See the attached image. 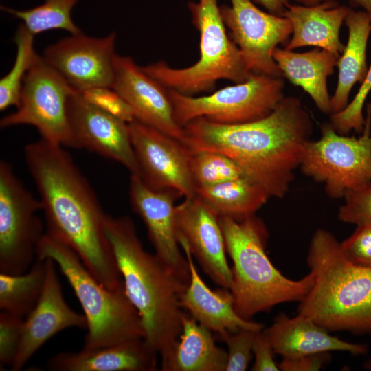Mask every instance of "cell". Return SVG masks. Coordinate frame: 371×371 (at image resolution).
<instances>
[{
    "mask_svg": "<svg viewBox=\"0 0 371 371\" xmlns=\"http://www.w3.org/2000/svg\"><path fill=\"white\" fill-rule=\"evenodd\" d=\"M24 158L40 196L46 234L71 247L102 285L122 287L104 227L107 214L69 153L41 138L25 146Z\"/></svg>",
    "mask_w": 371,
    "mask_h": 371,
    "instance_id": "1",
    "label": "cell"
},
{
    "mask_svg": "<svg viewBox=\"0 0 371 371\" xmlns=\"http://www.w3.org/2000/svg\"><path fill=\"white\" fill-rule=\"evenodd\" d=\"M183 128V143L190 150L226 155L270 197L281 199L289 191L313 122L301 100L289 95L257 121L221 124L198 118Z\"/></svg>",
    "mask_w": 371,
    "mask_h": 371,
    "instance_id": "2",
    "label": "cell"
},
{
    "mask_svg": "<svg viewBox=\"0 0 371 371\" xmlns=\"http://www.w3.org/2000/svg\"><path fill=\"white\" fill-rule=\"evenodd\" d=\"M104 227L126 293L141 317L144 339L161 359L181 335L180 297L188 285L155 253L145 250L129 217L106 215Z\"/></svg>",
    "mask_w": 371,
    "mask_h": 371,
    "instance_id": "3",
    "label": "cell"
},
{
    "mask_svg": "<svg viewBox=\"0 0 371 371\" xmlns=\"http://www.w3.org/2000/svg\"><path fill=\"white\" fill-rule=\"evenodd\" d=\"M306 263L314 282L297 313L329 332L371 336V268L350 261L340 242L324 229L313 234Z\"/></svg>",
    "mask_w": 371,
    "mask_h": 371,
    "instance_id": "4",
    "label": "cell"
},
{
    "mask_svg": "<svg viewBox=\"0 0 371 371\" xmlns=\"http://www.w3.org/2000/svg\"><path fill=\"white\" fill-rule=\"evenodd\" d=\"M232 267V293L236 313L245 319L286 302H300L310 291L314 276L299 280L284 276L266 253L269 232L253 214L242 219L218 216Z\"/></svg>",
    "mask_w": 371,
    "mask_h": 371,
    "instance_id": "5",
    "label": "cell"
},
{
    "mask_svg": "<svg viewBox=\"0 0 371 371\" xmlns=\"http://www.w3.org/2000/svg\"><path fill=\"white\" fill-rule=\"evenodd\" d=\"M36 258L54 260L78 298L87 319L82 348L144 338L141 317L124 285L117 290L102 285L71 247L46 233L37 247Z\"/></svg>",
    "mask_w": 371,
    "mask_h": 371,
    "instance_id": "6",
    "label": "cell"
},
{
    "mask_svg": "<svg viewBox=\"0 0 371 371\" xmlns=\"http://www.w3.org/2000/svg\"><path fill=\"white\" fill-rule=\"evenodd\" d=\"M187 6L199 34V60L184 68H173L161 60L142 67L144 72L167 89L187 95L213 90L221 79L245 81L251 73L227 33L218 0L189 1Z\"/></svg>",
    "mask_w": 371,
    "mask_h": 371,
    "instance_id": "7",
    "label": "cell"
},
{
    "mask_svg": "<svg viewBox=\"0 0 371 371\" xmlns=\"http://www.w3.org/2000/svg\"><path fill=\"white\" fill-rule=\"evenodd\" d=\"M361 135L349 137L332 126H322L321 137L304 145L299 168L322 183L327 195L343 199L350 190L371 182V103L366 107Z\"/></svg>",
    "mask_w": 371,
    "mask_h": 371,
    "instance_id": "8",
    "label": "cell"
},
{
    "mask_svg": "<svg viewBox=\"0 0 371 371\" xmlns=\"http://www.w3.org/2000/svg\"><path fill=\"white\" fill-rule=\"evenodd\" d=\"M282 77L251 74L244 82L213 93L193 97L168 90L176 123L183 128L203 118L221 124H238L261 120L270 115L284 98Z\"/></svg>",
    "mask_w": 371,
    "mask_h": 371,
    "instance_id": "9",
    "label": "cell"
},
{
    "mask_svg": "<svg viewBox=\"0 0 371 371\" xmlns=\"http://www.w3.org/2000/svg\"><path fill=\"white\" fill-rule=\"evenodd\" d=\"M42 204L16 176L12 166L0 161V273L20 274L36 258L45 233L37 215Z\"/></svg>",
    "mask_w": 371,
    "mask_h": 371,
    "instance_id": "10",
    "label": "cell"
},
{
    "mask_svg": "<svg viewBox=\"0 0 371 371\" xmlns=\"http://www.w3.org/2000/svg\"><path fill=\"white\" fill-rule=\"evenodd\" d=\"M74 91L39 56L25 78L16 110L2 117L0 126H33L41 138L78 148L67 115V101Z\"/></svg>",
    "mask_w": 371,
    "mask_h": 371,
    "instance_id": "11",
    "label": "cell"
},
{
    "mask_svg": "<svg viewBox=\"0 0 371 371\" xmlns=\"http://www.w3.org/2000/svg\"><path fill=\"white\" fill-rule=\"evenodd\" d=\"M229 1V5L220 6L221 16L248 72L282 77L273 52L291 34L289 21L260 10L251 0Z\"/></svg>",
    "mask_w": 371,
    "mask_h": 371,
    "instance_id": "12",
    "label": "cell"
},
{
    "mask_svg": "<svg viewBox=\"0 0 371 371\" xmlns=\"http://www.w3.org/2000/svg\"><path fill=\"white\" fill-rule=\"evenodd\" d=\"M140 178L155 190L196 195L190 168V149L182 142L136 120L128 124Z\"/></svg>",
    "mask_w": 371,
    "mask_h": 371,
    "instance_id": "13",
    "label": "cell"
},
{
    "mask_svg": "<svg viewBox=\"0 0 371 371\" xmlns=\"http://www.w3.org/2000/svg\"><path fill=\"white\" fill-rule=\"evenodd\" d=\"M115 38L114 32L102 38L71 34L47 47L42 58L77 91L112 88Z\"/></svg>",
    "mask_w": 371,
    "mask_h": 371,
    "instance_id": "14",
    "label": "cell"
},
{
    "mask_svg": "<svg viewBox=\"0 0 371 371\" xmlns=\"http://www.w3.org/2000/svg\"><path fill=\"white\" fill-rule=\"evenodd\" d=\"M128 193L132 209L143 221L155 254L188 285L190 267L180 249L175 224V202L180 194L171 189H153L135 175L130 176Z\"/></svg>",
    "mask_w": 371,
    "mask_h": 371,
    "instance_id": "15",
    "label": "cell"
},
{
    "mask_svg": "<svg viewBox=\"0 0 371 371\" xmlns=\"http://www.w3.org/2000/svg\"><path fill=\"white\" fill-rule=\"evenodd\" d=\"M179 244L184 243L203 271L218 286L229 289L232 273L218 216L196 195L175 208Z\"/></svg>",
    "mask_w": 371,
    "mask_h": 371,
    "instance_id": "16",
    "label": "cell"
},
{
    "mask_svg": "<svg viewBox=\"0 0 371 371\" xmlns=\"http://www.w3.org/2000/svg\"><path fill=\"white\" fill-rule=\"evenodd\" d=\"M67 115L78 148L115 161L140 177L128 123L89 103L76 90L68 99Z\"/></svg>",
    "mask_w": 371,
    "mask_h": 371,
    "instance_id": "17",
    "label": "cell"
},
{
    "mask_svg": "<svg viewBox=\"0 0 371 371\" xmlns=\"http://www.w3.org/2000/svg\"><path fill=\"white\" fill-rule=\"evenodd\" d=\"M45 261V278L40 298L24 319L21 344L10 368L21 370L37 350L51 337L68 328H87V319L65 302L56 270L50 258Z\"/></svg>",
    "mask_w": 371,
    "mask_h": 371,
    "instance_id": "18",
    "label": "cell"
},
{
    "mask_svg": "<svg viewBox=\"0 0 371 371\" xmlns=\"http://www.w3.org/2000/svg\"><path fill=\"white\" fill-rule=\"evenodd\" d=\"M112 86L131 107L135 120L184 142L183 128L175 122L168 90L129 56L116 54Z\"/></svg>",
    "mask_w": 371,
    "mask_h": 371,
    "instance_id": "19",
    "label": "cell"
},
{
    "mask_svg": "<svg viewBox=\"0 0 371 371\" xmlns=\"http://www.w3.org/2000/svg\"><path fill=\"white\" fill-rule=\"evenodd\" d=\"M188 262L190 279L180 297V305L199 324L220 335L247 328L264 329L262 323L245 319L234 308L230 291L227 289L212 290L200 276L189 249L179 243Z\"/></svg>",
    "mask_w": 371,
    "mask_h": 371,
    "instance_id": "20",
    "label": "cell"
},
{
    "mask_svg": "<svg viewBox=\"0 0 371 371\" xmlns=\"http://www.w3.org/2000/svg\"><path fill=\"white\" fill-rule=\"evenodd\" d=\"M158 355L139 337L96 349L59 352L46 366L51 371H155Z\"/></svg>",
    "mask_w": 371,
    "mask_h": 371,
    "instance_id": "21",
    "label": "cell"
},
{
    "mask_svg": "<svg viewBox=\"0 0 371 371\" xmlns=\"http://www.w3.org/2000/svg\"><path fill=\"white\" fill-rule=\"evenodd\" d=\"M263 331L275 354L282 357L333 351L360 355L368 350L366 344L348 342L331 335L313 319L299 313L292 317L280 313Z\"/></svg>",
    "mask_w": 371,
    "mask_h": 371,
    "instance_id": "22",
    "label": "cell"
},
{
    "mask_svg": "<svg viewBox=\"0 0 371 371\" xmlns=\"http://www.w3.org/2000/svg\"><path fill=\"white\" fill-rule=\"evenodd\" d=\"M348 9L333 0L315 5L289 3L282 14L292 29L286 49L312 46L341 54L345 45L340 39V30Z\"/></svg>",
    "mask_w": 371,
    "mask_h": 371,
    "instance_id": "23",
    "label": "cell"
},
{
    "mask_svg": "<svg viewBox=\"0 0 371 371\" xmlns=\"http://www.w3.org/2000/svg\"><path fill=\"white\" fill-rule=\"evenodd\" d=\"M341 54L320 48L305 52L276 47L273 58L282 76L301 87L311 97L317 108L325 114H331V96L327 78L337 66Z\"/></svg>",
    "mask_w": 371,
    "mask_h": 371,
    "instance_id": "24",
    "label": "cell"
},
{
    "mask_svg": "<svg viewBox=\"0 0 371 371\" xmlns=\"http://www.w3.org/2000/svg\"><path fill=\"white\" fill-rule=\"evenodd\" d=\"M182 330L170 351L161 359L163 371H225L227 353L218 347L210 329L187 311L181 315Z\"/></svg>",
    "mask_w": 371,
    "mask_h": 371,
    "instance_id": "25",
    "label": "cell"
},
{
    "mask_svg": "<svg viewBox=\"0 0 371 371\" xmlns=\"http://www.w3.org/2000/svg\"><path fill=\"white\" fill-rule=\"evenodd\" d=\"M344 23L348 30V41L337 63L338 78L331 96V114L347 106L353 87L357 82H362L368 69L366 51L371 32V18L362 10L348 7Z\"/></svg>",
    "mask_w": 371,
    "mask_h": 371,
    "instance_id": "26",
    "label": "cell"
},
{
    "mask_svg": "<svg viewBox=\"0 0 371 371\" xmlns=\"http://www.w3.org/2000/svg\"><path fill=\"white\" fill-rule=\"evenodd\" d=\"M196 195L218 216L237 220L255 214L270 198L262 187L246 177L198 187Z\"/></svg>",
    "mask_w": 371,
    "mask_h": 371,
    "instance_id": "27",
    "label": "cell"
},
{
    "mask_svg": "<svg viewBox=\"0 0 371 371\" xmlns=\"http://www.w3.org/2000/svg\"><path fill=\"white\" fill-rule=\"evenodd\" d=\"M45 278V261L38 258L23 273H0L1 311L25 318L40 298Z\"/></svg>",
    "mask_w": 371,
    "mask_h": 371,
    "instance_id": "28",
    "label": "cell"
},
{
    "mask_svg": "<svg viewBox=\"0 0 371 371\" xmlns=\"http://www.w3.org/2000/svg\"><path fill=\"white\" fill-rule=\"evenodd\" d=\"M78 0H44L38 6L27 10H15L3 5L1 10L21 20L33 35L60 29L71 35L82 33L72 20L71 12Z\"/></svg>",
    "mask_w": 371,
    "mask_h": 371,
    "instance_id": "29",
    "label": "cell"
},
{
    "mask_svg": "<svg viewBox=\"0 0 371 371\" xmlns=\"http://www.w3.org/2000/svg\"><path fill=\"white\" fill-rule=\"evenodd\" d=\"M34 37L21 23L14 36L16 55L11 70L0 80V110L19 104L23 81L39 58L34 49Z\"/></svg>",
    "mask_w": 371,
    "mask_h": 371,
    "instance_id": "30",
    "label": "cell"
},
{
    "mask_svg": "<svg viewBox=\"0 0 371 371\" xmlns=\"http://www.w3.org/2000/svg\"><path fill=\"white\" fill-rule=\"evenodd\" d=\"M190 168L196 188L245 177L232 159L215 151L190 150Z\"/></svg>",
    "mask_w": 371,
    "mask_h": 371,
    "instance_id": "31",
    "label": "cell"
},
{
    "mask_svg": "<svg viewBox=\"0 0 371 371\" xmlns=\"http://www.w3.org/2000/svg\"><path fill=\"white\" fill-rule=\"evenodd\" d=\"M357 93L341 111L330 115V124L339 133L348 135L355 131L361 133L365 124L363 109L371 91V64Z\"/></svg>",
    "mask_w": 371,
    "mask_h": 371,
    "instance_id": "32",
    "label": "cell"
},
{
    "mask_svg": "<svg viewBox=\"0 0 371 371\" xmlns=\"http://www.w3.org/2000/svg\"><path fill=\"white\" fill-rule=\"evenodd\" d=\"M257 332L243 328L236 332L227 331L218 335L227 348L225 371H245L247 369L253 357L252 346Z\"/></svg>",
    "mask_w": 371,
    "mask_h": 371,
    "instance_id": "33",
    "label": "cell"
},
{
    "mask_svg": "<svg viewBox=\"0 0 371 371\" xmlns=\"http://www.w3.org/2000/svg\"><path fill=\"white\" fill-rule=\"evenodd\" d=\"M339 207V221L355 225L371 223V182L348 191Z\"/></svg>",
    "mask_w": 371,
    "mask_h": 371,
    "instance_id": "34",
    "label": "cell"
},
{
    "mask_svg": "<svg viewBox=\"0 0 371 371\" xmlns=\"http://www.w3.org/2000/svg\"><path fill=\"white\" fill-rule=\"evenodd\" d=\"M78 92L89 103L128 124L135 120L131 107L112 88L94 87Z\"/></svg>",
    "mask_w": 371,
    "mask_h": 371,
    "instance_id": "35",
    "label": "cell"
},
{
    "mask_svg": "<svg viewBox=\"0 0 371 371\" xmlns=\"http://www.w3.org/2000/svg\"><path fill=\"white\" fill-rule=\"evenodd\" d=\"M24 319L5 311L0 313V366L11 367L16 356L23 330Z\"/></svg>",
    "mask_w": 371,
    "mask_h": 371,
    "instance_id": "36",
    "label": "cell"
},
{
    "mask_svg": "<svg viewBox=\"0 0 371 371\" xmlns=\"http://www.w3.org/2000/svg\"><path fill=\"white\" fill-rule=\"evenodd\" d=\"M341 248L352 263L371 268V223L356 225L352 234L340 242Z\"/></svg>",
    "mask_w": 371,
    "mask_h": 371,
    "instance_id": "37",
    "label": "cell"
},
{
    "mask_svg": "<svg viewBox=\"0 0 371 371\" xmlns=\"http://www.w3.org/2000/svg\"><path fill=\"white\" fill-rule=\"evenodd\" d=\"M330 352L308 354L295 357H282L278 367L282 371H318L331 361Z\"/></svg>",
    "mask_w": 371,
    "mask_h": 371,
    "instance_id": "38",
    "label": "cell"
},
{
    "mask_svg": "<svg viewBox=\"0 0 371 371\" xmlns=\"http://www.w3.org/2000/svg\"><path fill=\"white\" fill-rule=\"evenodd\" d=\"M254 363L253 371H279L278 364L274 360V351L272 346L265 334L263 329L256 333L253 346Z\"/></svg>",
    "mask_w": 371,
    "mask_h": 371,
    "instance_id": "39",
    "label": "cell"
},
{
    "mask_svg": "<svg viewBox=\"0 0 371 371\" xmlns=\"http://www.w3.org/2000/svg\"><path fill=\"white\" fill-rule=\"evenodd\" d=\"M254 3H256L268 12L282 16L289 3V0H251Z\"/></svg>",
    "mask_w": 371,
    "mask_h": 371,
    "instance_id": "40",
    "label": "cell"
},
{
    "mask_svg": "<svg viewBox=\"0 0 371 371\" xmlns=\"http://www.w3.org/2000/svg\"><path fill=\"white\" fill-rule=\"evenodd\" d=\"M350 4L362 8L371 18V0H349Z\"/></svg>",
    "mask_w": 371,
    "mask_h": 371,
    "instance_id": "41",
    "label": "cell"
},
{
    "mask_svg": "<svg viewBox=\"0 0 371 371\" xmlns=\"http://www.w3.org/2000/svg\"><path fill=\"white\" fill-rule=\"evenodd\" d=\"M294 1L300 3V5H318L322 3L329 1L331 0H294Z\"/></svg>",
    "mask_w": 371,
    "mask_h": 371,
    "instance_id": "42",
    "label": "cell"
},
{
    "mask_svg": "<svg viewBox=\"0 0 371 371\" xmlns=\"http://www.w3.org/2000/svg\"><path fill=\"white\" fill-rule=\"evenodd\" d=\"M364 369L371 371V357L368 359L363 365Z\"/></svg>",
    "mask_w": 371,
    "mask_h": 371,
    "instance_id": "43",
    "label": "cell"
}]
</instances>
